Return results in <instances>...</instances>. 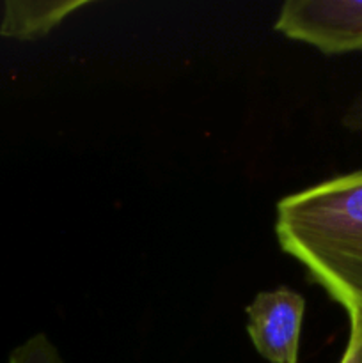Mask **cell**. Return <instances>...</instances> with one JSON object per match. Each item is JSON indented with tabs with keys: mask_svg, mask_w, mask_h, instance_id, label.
I'll return each mask as SVG.
<instances>
[{
	"mask_svg": "<svg viewBox=\"0 0 362 363\" xmlns=\"http://www.w3.org/2000/svg\"><path fill=\"white\" fill-rule=\"evenodd\" d=\"M89 6V2H18L4 4L0 35L16 41H38L59 27L73 11Z\"/></svg>",
	"mask_w": 362,
	"mask_h": 363,
	"instance_id": "277c9868",
	"label": "cell"
},
{
	"mask_svg": "<svg viewBox=\"0 0 362 363\" xmlns=\"http://www.w3.org/2000/svg\"><path fill=\"white\" fill-rule=\"evenodd\" d=\"M7 363H64V360L45 333H35L11 351Z\"/></svg>",
	"mask_w": 362,
	"mask_h": 363,
	"instance_id": "5b68a950",
	"label": "cell"
},
{
	"mask_svg": "<svg viewBox=\"0 0 362 363\" xmlns=\"http://www.w3.org/2000/svg\"><path fill=\"white\" fill-rule=\"evenodd\" d=\"M273 30L325 55L362 52V0H287Z\"/></svg>",
	"mask_w": 362,
	"mask_h": 363,
	"instance_id": "7a4b0ae2",
	"label": "cell"
},
{
	"mask_svg": "<svg viewBox=\"0 0 362 363\" xmlns=\"http://www.w3.org/2000/svg\"><path fill=\"white\" fill-rule=\"evenodd\" d=\"M343 126L350 131H362V92L351 99L350 105L346 106L341 119Z\"/></svg>",
	"mask_w": 362,
	"mask_h": 363,
	"instance_id": "52a82bcc",
	"label": "cell"
},
{
	"mask_svg": "<svg viewBox=\"0 0 362 363\" xmlns=\"http://www.w3.org/2000/svg\"><path fill=\"white\" fill-rule=\"evenodd\" d=\"M305 300L290 287L263 291L247 307V333L270 363H298Z\"/></svg>",
	"mask_w": 362,
	"mask_h": 363,
	"instance_id": "3957f363",
	"label": "cell"
},
{
	"mask_svg": "<svg viewBox=\"0 0 362 363\" xmlns=\"http://www.w3.org/2000/svg\"><path fill=\"white\" fill-rule=\"evenodd\" d=\"M339 363H362V323H350L346 347Z\"/></svg>",
	"mask_w": 362,
	"mask_h": 363,
	"instance_id": "8992f818",
	"label": "cell"
},
{
	"mask_svg": "<svg viewBox=\"0 0 362 363\" xmlns=\"http://www.w3.org/2000/svg\"><path fill=\"white\" fill-rule=\"evenodd\" d=\"M275 236L348 321L362 323V169L280 199Z\"/></svg>",
	"mask_w": 362,
	"mask_h": 363,
	"instance_id": "6da1fadb",
	"label": "cell"
}]
</instances>
